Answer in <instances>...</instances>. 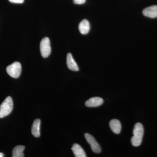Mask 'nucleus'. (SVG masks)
Here are the masks:
<instances>
[{"instance_id": "1", "label": "nucleus", "mask_w": 157, "mask_h": 157, "mask_svg": "<svg viewBox=\"0 0 157 157\" xmlns=\"http://www.w3.org/2000/svg\"><path fill=\"white\" fill-rule=\"evenodd\" d=\"M144 132V128L142 124L139 123L135 124L133 129V136L131 139V142L133 146L138 147L141 144Z\"/></svg>"}, {"instance_id": "2", "label": "nucleus", "mask_w": 157, "mask_h": 157, "mask_svg": "<svg viewBox=\"0 0 157 157\" xmlns=\"http://www.w3.org/2000/svg\"><path fill=\"white\" fill-rule=\"evenodd\" d=\"M13 108V103L11 97H8L0 105V118L9 115Z\"/></svg>"}, {"instance_id": "3", "label": "nucleus", "mask_w": 157, "mask_h": 157, "mask_svg": "<svg viewBox=\"0 0 157 157\" xmlns=\"http://www.w3.org/2000/svg\"><path fill=\"white\" fill-rule=\"evenodd\" d=\"M8 74L12 78H18L21 72V66L19 62H14L6 68Z\"/></svg>"}, {"instance_id": "4", "label": "nucleus", "mask_w": 157, "mask_h": 157, "mask_svg": "<svg viewBox=\"0 0 157 157\" xmlns=\"http://www.w3.org/2000/svg\"><path fill=\"white\" fill-rule=\"evenodd\" d=\"M41 55L44 58L49 56L51 52L50 40L48 37H45L41 40L40 44Z\"/></svg>"}, {"instance_id": "5", "label": "nucleus", "mask_w": 157, "mask_h": 157, "mask_svg": "<svg viewBox=\"0 0 157 157\" xmlns=\"http://www.w3.org/2000/svg\"><path fill=\"white\" fill-rule=\"evenodd\" d=\"M84 136L86 141L89 144L92 151L95 153H100L101 151V146L94 137L88 133L85 134Z\"/></svg>"}, {"instance_id": "6", "label": "nucleus", "mask_w": 157, "mask_h": 157, "mask_svg": "<svg viewBox=\"0 0 157 157\" xmlns=\"http://www.w3.org/2000/svg\"><path fill=\"white\" fill-rule=\"evenodd\" d=\"M104 103V100L99 97L90 98L85 103V105L89 107H95L101 106Z\"/></svg>"}, {"instance_id": "7", "label": "nucleus", "mask_w": 157, "mask_h": 157, "mask_svg": "<svg viewBox=\"0 0 157 157\" xmlns=\"http://www.w3.org/2000/svg\"><path fill=\"white\" fill-rule=\"evenodd\" d=\"M143 14L150 18L157 17V6H153L145 8L143 11Z\"/></svg>"}, {"instance_id": "8", "label": "nucleus", "mask_w": 157, "mask_h": 157, "mask_svg": "<svg viewBox=\"0 0 157 157\" xmlns=\"http://www.w3.org/2000/svg\"><path fill=\"white\" fill-rule=\"evenodd\" d=\"M67 64L68 68L73 71H78L79 70L77 63L73 59L71 53H68L67 57Z\"/></svg>"}, {"instance_id": "9", "label": "nucleus", "mask_w": 157, "mask_h": 157, "mask_svg": "<svg viewBox=\"0 0 157 157\" xmlns=\"http://www.w3.org/2000/svg\"><path fill=\"white\" fill-rule=\"evenodd\" d=\"M74 156L76 157H86V155L84 151L79 144H74L72 148Z\"/></svg>"}, {"instance_id": "10", "label": "nucleus", "mask_w": 157, "mask_h": 157, "mask_svg": "<svg viewBox=\"0 0 157 157\" xmlns=\"http://www.w3.org/2000/svg\"><path fill=\"white\" fill-rule=\"evenodd\" d=\"M78 29L82 35L87 34L90 30V24L88 21L86 19L82 21L78 25Z\"/></svg>"}, {"instance_id": "11", "label": "nucleus", "mask_w": 157, "mask_h": 157, "mask_svg": "<svg viewBox=\"0 0 157 157\" xmlns=\"http://www.w3.org/2000/svg\"><path fill=\"white\" fill-rule=\"evenodd\" d=\"M109 127L113 133L119 134L121 132V125L120 122L116 119H113L109 122Z\"/></svg>"}, {"instance_id": "12", "label": "nucleus", "mask_w": 157, "mask_h": 157, "mask_svg": "<svg viewBox=\"0 0 157 157\" xmlns=\"http://www.w3.org/2000/svg\"><path fill=\"white\" fill-rule=\"evenodd\" d=\"M40 124L41 121L40 119H36L34 121L32 128V133L34 137H39L40 136Z\"/></svg>"}, {"instance_id": "13", "label": "nucleus", "mask_w": 157, "mask_h": 157, "mask_svg": "<svg viewBox=\"0 0 157 157\" xmlns=\"http://www.w3.org/2000/svg\"><path fill=\"white\" fill-rule=\"evenodd\" d=\"M25 149V147L23 145H18L14 147L12 151V155L13 157H23L24 154V151Z\"/></svg>"}, {"instance_id": "14", "label": "nucleus", "mask_w": 157, "mask_h": 157, "mask_svg": "<svg viewBox=\"0 0 157 157\" xmlns=\"http://www.w3.org/2000/svg\"><path fill=\"white\" fill-rule=\"evenodd\" d=\"M86 0H73V2L77 5H82L85 3Z\"/></svg>"}, {"instance_id": "15", "label": "nucleus", "mask_w": 157, "mask_h": 157, "mask_svg": "<svg viewBox=\"0 0 157 157\" xmlns=\"http://www.w3.org/2000/svg\"><path fill=\"white\" fill-rule=\"evenodd\" d=\"M10 2L15 4H21L23 3L24 0H9Z\"/></svg>"}, {"instance_id": "16", "label": "nucleus", "mask_w": 157, "mask_h": 157, "mask_svg": "<svg viewBox=\"0 0 157 157\" xmlns=\"http://www.w3.org/2000/svg\"><path fill=\"white\" fill-rule=\"evenodd\" d=\"M4 156V154H3L2 153L0 152V157H3Z\"/></svg>"}]
</instances>
